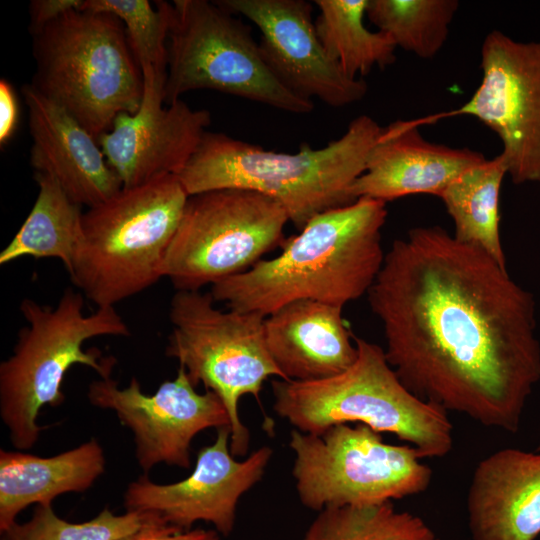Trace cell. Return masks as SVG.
<instances>
[{
    "label": "cell",
    "instance_id": "6da1fadb",
    "mask_svg": "<svg viewBox=\"0 0 540 540\" xmlns=\"http://www.w3.org/2000/svg\"><path fill=\"white\" fill-rule=\"evenodd\" d=\"M386 359L419 399L516 433L540 380L536 302L506 267L440 226L396 239L367 293Z\"/></svg>",
    "mask_w": 540,
    "mask_h": 540
},
{
    "label": "cell",
    "instance_id": "7a4b0ae2",
    "mask_svg": "<svg viewBox=\"0 0 540 540\" xmlns=\"http://www.w3.org/2000/svg\"><path fill=\"white\" fill-rule=\"evenodd\" d=\"M386 202L360 197L324 211L285 239L282 251L211 285L228 309L268 316L297 300L344 307L367 294L385 254Z\"/></svg>",
    "mask_w": 540,
    "mask_h": 540
},
{
    "label": "cell",
    "instance_id": "3957f363",
    "mask_svg": "<svg viewBox=\"0 0 540 540\" xmlns=\"http://www.w3.org/2000/svg\"><path fill=\"white\" fill-rule=\"evenodd\" d=\"M382 127L360 115L326 146L303 144L297 153H280L206 131L196 151L176 175L187 194L240 188L266 195L302 229L314 216L354 202L350 189L366 168Z\"/></svg>",
    "mask_w": 540,
    "mask_h": 540
},
{
    "label": "cell",
    "instance_id": "277c9868",
    "mask_svg": "<svg viewBox=\"0 0 540 540\" xmlns=\"http://www.w3.org/2000/svg\"><path fill=\"white\" fill-rule=\"evenodd\" d=\"M84 297L68 287L56 306L25 298L20 312L27 325L18 332L12 355L0 364V416L13 446L30 449L45 427L37 417L44 405L57 407L65 400L62 383L76 364L94 369L100 378L111 377L116 359L103 357L84 343L99 336H130L115 307H99L84 314Z\"/></svg>",
    "mask_w": 540,
    "mask_h": 540
},
{
    "label": "cell",
    "instance_id": "5b68a950",
    "mask_svg": "<svg viewBox=\"0 0 540 540\" xmlns=\"http://www.w3.org/2000/svg\"><path fill=\"white\" fill-rule=\"evenodd\" d=\"M358 355L342 373L316 381H272L273 409L294 429L315 435L344 423L390 433L422 458L444 457L453 448L448 412L412 394L388 363L384 349L353 336Z\"/></svg>",
    "mask_w": 540,
    "mask_h": 540
},
{
    "label": "cell",
    "instance_id": "8992f818",
    "mask_svg": "<svg viewBox=\"0 0 540 540\" xmlns=\"http://www.w3.org/2000/svg\"><path fill=\"white\" fill-rule=\"evenodd\" d=\"M32 36L36 73L31 85L97 142L119 114L138 110L143 74L119 18L73 8Z\"/></svg>",
    "mask_w": 540,
    "mask_h": 540
},
{
    "label": "cell",
    "instance_id": "52a82bcc",
    "mask_svg": "<svg viewBox=\"0 0 540 540\" xmlns=\"http://www.w3.org/2000/svg\"><path fill=\"white\" fill-rule=\"evenodd\" d=\"M188 197L169 174L88 208L72 283L99 308L115 307L158 282Z\"/></svg>",
    "mask_w": 540,
    "mask_h": 540
},
{
    "label": "cell",
    "instance_id": "ba28073f",
    "mask_svg": "<svg viewBox=\"0 0 540 540\" xmlns=\"http://www.w3.org/2000/svg\"><path fill=\"white\" fill-rule=\"evenodd\" d=\"M210 292L177 290L170 301L172 331L165 354L183 366L196 387L202 383L224 403L230 418V451L247 454L248 428L239 416L244 395L259 400L264 382L271 376L283 379L265 342V316L215 307Z\"/></svg>",
    "mask_w": 540,
    "mask_h": 540
},
{
    "label": "cell",
    "instance_id": "9c48e42d",
    "mask_svg": "<svg viewBox=\"0 0 540 540\" xmlns=\"http://www.w3.org/2000/svg\"><path fill=\"white\" fill-rule=\"evenodd\" d=\"M289 447L299 500L317 512L417 495L432 481L415 447L385 443L365 424H337L321 435L293 429Z\"/></svg>",
    "mask_w": 540,
    "mask_h": 540
},
{
    "label": "cell",
    "instance_id": "30bf717a",
    "mask_svg": "<svg viewBox=\"0 0 540 540\" xmlns=\"http://www.w3.org/2000/svg\"><path fill=\"white\" fill-rule=\"evenodd\" d=\"M211 89L295 114L314 104L285 88L265 63L250 27L207 0H174L164 101Z\"/></svg>",
    "mask_w": 540,
    "mask_h": 540
},
{
    "label": "cell",
    "instance_id": "8fae6325",
    "mask_svg": "<svg viewBox=\"0 0 540 540\" xmlns=\"http://www.w3.org/2000/svg\"><path fill=\"white\" fill-rule=\"evenodd\" d=\"M289 217L261 193L225 188L190 195L166 252L162 276L200 290L250 269L285 241Z\"/></svg>",
    "mask_w": 540,
    "mask_h": 540
},
{
    "label": "cell",
    "instance_id": "7c38bea8",
    "mask_svg": "<svg viewBox=\"0 0 540 540\" xmlns=\"http://www.w3.org/2000/svg\"><path fill=\"white\" fill-rule=\"evenodd\" d=\"M482 79L471 98L443 116L475 117L500 138L515 184L540 182V40L493 30L481 47Z\"/></svg>",
    "mask_w": 540,
    "mask_h": 540
},
{
    "label": "cell",
    "instance_id": "4fadbf2b",
    "mask_svg": "<svg viewBox=\"0 0 540 540\" xmlns=\"http://www.w3.org/2000/svg\"><path fill=\"white\" fill-rule=\"evenodd\" d=\"M87 397L93 406L114 411L133 432L136 459L145 474L159 463L189 468L191 442L199 432L230 428L219 396L210 390L198 393L183 366L152 395L143 393L135 377L125 388L109 377L91 382Z\"/></svg>",
    "mask_w": 540,
    "mask_h": 540
},
{
    "label": "cell",
    "instance_id": "5bb4252c",
    "mask_svg": "<svg viewBox=\"0 0 540 540\" xmlns=\"http://www.w3.org/2000/svg\"><path fill=\"white\" fill-rule=\"evenodd\" d=\"M230 438L229 427L217 429L215 441L199 450L194 470L183 480L157 484L145 474L132 481L124 493L127 511L157 514L182 531L204 521L228 536L239 499L262 479L273 454L262 446L238 461L230 451Z\"/></svg>",
    "mask_w": 540,
    "mask_h": 540
},
{
    "label": "cell",
    "instance_id": "9a60e30c",
    "mask_svg": "<svg viewBox=\"0 0 540 540\" xmlns=\"http://www.w3.org/2000/svg\"><path fill=\"white\" fill-rule=\"evenodd\" d=\"M232 14L250 20L259 29L262 57L278 81L296 96L317 98L344 107L364 98L363 79L348 77L329 58L312 19V4L304 0H220Z\"/></svg>",
    "mask_w": 540,
    "mask_h": 540
},
{
    "label": "cell",
    "instance_id": "2e32d148",
    "mask_svg": "<svg viewBox=\"0 0 540 540\" xmlns=\"http://www.w3.org/2000/svg\"><path fill=\"white\" fill-rule=\"evenodd\" d=\"M144 89L133 113L119 114L98 143L123 187L131 188L159 177L178 175L197 147L211 115L181 99L164 106L165 77L150 66L141 68Z\"/></svg>",
    "mask_w": 540,
    "mask_h": 540
},
{
    "label": "cell",
    "instance_id": "e0dca14e",
    "mask_svg": "<svg viewBox=\"0 0 540 540\" xmlns=\"http://www.w3.org/2000/svg\"><path fill=\"white\" fill-rule=\"evenodd\" d=\"M423 122L397 120L382 127L365 171L350 189L354 201L369 197L387 202L413 194L440 197L462 173L486 160L472 149L426 140L419 132Z\"/></svg>",
    "mask_w": 540,
    "mask_h": 540
},
{
    "label": "cell",
    "instance_id": "ac0fdd59",
    "mask_svg": "<svg viewBox=\"0 0 540 540\" xmlns=\"http://www.w3.org/2000/svg\"><path fill=\"white\" fill-rule=\"evenodd\" d=\"M32 137L30 164L53 177L80 206L93 207L120 191L122 182L97 140L64 108L31 84L22 87Z\"/></svg>",
    "mask_w": 540,
    "mask_h": 540
},
{
    "label": "cell",
    "instance_id": "d6986e66",
    "mask_svg": "<svg viewBox=\"0 0 540 540\" xmlns=\"http://www.w3.org/2000/svg\"><path fill=\"white\" fill-rule=\"evenodd\" d=\"M472 540H534L540 534V454L498 450L476 466L467 493Z\"/></svg>",
    "mask_w": 540,
    "mask_h": 540
},
{
    "label": "cell",
    "instance_id": "ffe728a7",
    "mask_svg": "<svg viewBox=\"0 0 540 540\" xmlns=\"http://www.w3.org/2000/svg\"><path fill=\"white\" fill-rule=\"evenodd\" d=\"M342 311L340 306L297 300L265 317L266 346L284 380H322L353 365L358 351Z\"/></svg>",
    "mask_w": 540,
    "mask_h": 540
},
{
    "label": "cell",
    "instance_id": "44dd1931",
    "mask_svg": "<svg viewBox=\"0 0 540 540\" xmlns=\"http://www.w3.org/2000/svg\"><path fill=\"white\" fill-rule=\"evenodd\" d=\"M104 470V451L95 438L52 457L1 449L0 532L29 505H52L61 494L88 490Z\"/></svg>",
    "mask_w": 540,
    "mask_h": 540
},
{
    "label": "cell",
    "instance_id": "7402d4cb",
    "mask_svg": "<svg viewBox=\"0 0 540 540\" xmlns=\"http://www.w3.org/2000/svg\"><path fill=\"white\" fill-rule=\"evenodd\" d=\"M507 169L501 155L466 170L440 195L454 224V238L506 267L499 233V196Z\"/></svg>",
    "mask_w": 540,
    "mask_h": 540
},
{
    "label": "cell",
    "instance_id": "603a6c76",
    "mask_svg": "<svg viewBox=\"0 0 540 540\" xmlns=\"http://www.w3.org/2000/svg\"><path fill=\"white\" fill-rule=\"evenodd\" d=\"M36 201L11 242L0 253V264L18 258H56L69 273L82 239L81 206L48 174L35 172Z\"/></svg>",
    "mask_w": 540,
    "mask_h": 540
},
{
    "label": "cell",
    "instance_id": "cb8c5ba5",
    "mask_svg": "<svg viewBox=\"0 0 540 540\" xmlns=\"http://www.w3.org/2000/svg\"><path fill=\"white\" fill-rule=\"evenodd\" d=\"M369 0H315L317 35L329 58L350 78L360 79L375 66L395 62L397 48L389 35L364 25Z\"/></svg>",
    "mask_w": 540,
    "mask_h": 540
},
{
    "label": "cell",
    "instance_id": "d4e9b609",
    "mask_svg": "<svg viewBox=\"0 0 540 540\" xmlns=\"http://www.w3.org/2000/svg\"><path fill=\"white\" fill-rule=\"evenodd\" d=\"M457 0H369L366 15L397 47L423 59L444 46Z\"/></svg>",
    "mask_w": 540,
    "mask_h": 540
},
{
    "label": "cell",
    "instance_id": "484cf974",
    "mask_svg": "<svg viewBox=\"0 0 540 540\" xmlns=\"http://www.w3.org/2000/svg\"><path fill=\"white\" fill-rule=\"evenodd\" d=\"M302 540H440L419 516L389 502L326 508Z\"/></svg>",
    "mask_w": 540,
    "mask_h": 540
},
{
    "label": "cell",
    "instance_id": "4316f807",
    "mask_svg": "<svg viewBox=\"0 0 540 540\" xmlns=\"http://www.w3.org/2000/svg\"><path fill=\"white\" fill-rule=\"evenodd\" d=\"M161 520L151 512L116 515L107 507L88 521L72 523L58 517L52 505L39 504L29 521L0 532V540H121Z\"/></svg>",
    "mask_w": 540,
    "mask_h": 540
},
{
    "label": "cell",
    "instance_id": "83f0119b",
    "mask_svg": "<svg viewBox=\"0 0 540 540\" xmlns=\"http://www.w3.org/2000/svg\"><path fill=\"white\" fill-rule=\"evenodd\" d=\"M79 9L119 18L140 68L150 66L167 77L172 3L158 0L154 8L147 0H81Z\"/></svg>",
    "mask_w": 540,
    "mask_h": 540
},
{
    "label": "cell",
    "instance_id": "f1b7e54d",
    "mask_svg": "<svg viewBox=\"0 0 540 540\" xmlns=\"http://www.w3.org/2000/svg\"><path fill=\"white\" fill-rule=\"evenodd\" d=\"M121 540H219L215 530H182L161 520Z\"/></svg>",
    "mask_w": 540,
    "mask_h": 540
},
{
    "label": "cell",
    "instance_id": "f546056e",
    "mask_svg": "<svg viewBox=\"0 0 540 540\" xmlns=\"http://www.w3.org/2000/svg\"><path fill=\"white\" fill-rule=\"evenodd\" d=\"M81 0H36L30 4V31L35 33L66 11L78 8Z\"/></svg>",
    "mask_w": 540,
    "mask_h": 540
},
{
    "label": "cell",
    "instance_id": "4dcf8cb0",
    "mask_svg": "<svg viewBox=\"0 0 540 540\" xmlns=\"http://www.w3.org/2000/svg\"><path fill=\"white\" fill-rule=\"evenodd\" d=\"M18 120V101L11 84L0 80V143L6 144L13 135Z\"/></svg>",
    "mask_w": 540,
    "mask_h": 540
},
{
    "label": "cell",
    "instance_id": "1f68e13d",
    "mask_svg": "<svg viewBox=\"0 0 540 540\" xmlns=\"http://www.w3.org/2000/svg\"><path fill=\"white\" fill-rule=\"evenodd\" d=\"M537 451H540V445H539V447L537 448Z\"/></svg>",
    "mask_w": 540,
    "mask_h": 540
}]
</instances>
